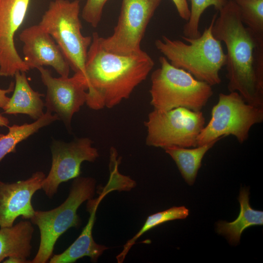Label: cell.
I'll return each mask as SVG.
<instances>
[{"label": "cell", "mask_w": 263, "mask_h": 263, "mask_svg": "<svg viewBox=\"0 0 263 263\" xmlns=\"http://www.w3.org/2000/svg\"></svg>", "instance_id": "cell-29"}, {"label": "cell", "mask_w": 263, "mask_h": 263, "mask_svg": "<svg viewBox=\"0 0 263 263\" xmlns=\"http://www.w3.org/2000/svg\"><path fill=\"white\" fill-rule=\"evenodd\" d=\"M47 87L44 106L47 111L54 112L59 120L69 127L74 114L86 102L88 83L85 76L75 73L72 77H53L43 67L37 69Z\"/></svg>", "instance_id": "cell-11"}, {"label": "cell", "mask_w": 263, "mask_h": 263, "mask_svg": "<svg viewBox=\"0 0 263 263\" xmlns=\"http://www.w3.org/2000/svg\"><path fill=\"white\" fill-rule=\"evenodd\" d=\"M109 0H87L82 9V17L92 27H96L100 22L103 8Z\"/></svg>", "instance_id": "cell-24"}, {"label": "cell", "mask_w": 263, "mask_h": 263, "mask_svg": "<svg viewBox=\"0 0 263 263\" xmlns=\"http://www.w3.org/2000/svg\"><path fill=\"white\" fill-rule=\"evenodd\" d=\"M113 190L114 188L108 183L98 198L88 200L87 209L90 217L87 225L78 237L68 248L63 252L52 256L49 260L50 263H73L84 257H90L93 262H97L98 258L108 247L97 244L93 239L92 231L95 213L103 197Z\"/></svg>", "instance_id": "cell-15"}, {"label": "cell", "mask_w": 263, "mask_h": 263, "mask_svg": "<svg viewBox=\"0 0 263 263\" xmlns=\"http://www.w3.org/2000/svg\"><path fill=\"white\" fill-rule=\"evenodd\" d=\"M34 228L29 221H22L0 229V263L5 258L17 257L26 261L31 254Z\"/></svg>", "instance_id": "cell-17"}, {"label": "cell", "mask_w": 263, "mask_h": 263, "mask_svg": "<svg viewBox=\"0 0 263 263\" xmlns=\"http://www.w3.org/2000/svg\"><path fill=\"white\" fill-rule=\"evenodd\" d=\"M201 111L179 107L167 111L154 109L145 122L146 144L164 149L170 147L197 146V139L205 127Z\"/></svg>", "instance_id": "cell-8"}, {"label": "cell", "mask_w": 263, "mask_h": 263, "mask_svg": "<svg viewBox=\"0 0 263 263\" xmlns=\"http://www.w3.org/2000/svg\"><path fill=\"white\" fill-rule=\"evenodd\" d=\"M3 263H31V261H26L19 258L12 257L6 258V260H4Z\"/></svg>", "instance_id": "cell-27"}, {"label": "cell", "mask_w": 263, "mask_h": 263, "mask_svg": "<svg viewBox=\"0 0 263 263\" xmlns=\"http://www.w3.org/2000/svg\"><path fill=\"white\" fill-rule=\"evenodd\" d=\"M46 175L36 171L28 179L0 184V227L13 225L16 219H30L35 210L32 205L35 193L42 188Z\"/></svg>", "instance_id": "cell-14"}, {"label": "cell", "mask_w": 263, "mask_h": 263, "mask_svg": "<svg viewBox=\"0 0 263 263\" xmlns=\"http://www.w3.org/2000/svg\"><path fill=\"white\" fill-rule=\"evenodd\" d=\"M159 61L160 67L151 75L150 104L154 109L167 111L183 107L201 111L213 94L212 86L173 66L164 56Z\"/></svg>", "instance_id": "cell-4"}, {"label": "cell", "mask_w": 263, "mask_h": 263, "mask_svg": "<svg viewBox=\"0 0 263 263\" xmlns=\"http://www.w3.org/2000/svg\"><path fill=\"white\" fill-rule=\"evenodd\" d=\"M92 37L85 64L88 87L86 103L95 110L111 108L129 98L154 63L143 50L126 56L110 52L103 47L97 33Z\"/></svg>", "instance_id": "cell-2"}, {"label": "cell", "mask_w": 263, "mask_h": 263, "mask_svg": "<svg viewBox=\"0 0 263 263\" xmlns=\"http://www.w3.org/2000/svg\"><path fill=\"white\" fill-rule=\"evenodd\" d=\"M23 43V61L31 69L52 67L60 76H69L70 67L59 47L39 24L24 29L19 36Z\"/></svg>", "instance_id": "cell-13"}, {"label": "cell", "mask_w": 263, "mask_h": 263, "mask_svg": "<svg viewBox=\"0 0 263 263\" xmlns=\"http://www.w3.org/2000/svg\"><path fill=\"white\" fill-rule=\"evenodd\" d=\"M79 11V0H54L38 24L58 45L75 73L85 76V64L92 37L82 35Z\"/></svg>", "instance_id": "cell-6"}, {"label": "cell", "mask_w": 263, "mask_h": 263, "mask_svg": "<svg viewBox=\"0 0 263 263\" xmlns=\"http://www.w3.org/2000/svg\"><path fill=\"white\" fill-rule=\"evenodd\" d=\"M89 138H76L70 142L54 141L51 150L52 165L42 184L46 196L52 198L60 184L79 176L84 161L94 162L99 156Z\"/></svg>", "instance_id": "cell-10"}, {"label": "cell", "mask_w": 263, "mask_h": 263, "mask_svg": "<svg viewBox=\"0 0 263 263\" xmlns=\"http://www.w3.org/2000/svg\"><path fill=\"white\" fill-rule=\"evenodd\" d=\"M214 14L209 26L195 38L171 39L163 36L155 41V45L173 66L184 70L197 80L212 86L221 82L219 73L226 61L221 42L212 33V26L217 16Z\"/></svg>", "instance_id": "cell-3"}, {"label": "cell", "mask_w": 263, "mask_h": 263, "mask_svg": "<svg viewBox=\"0 0 263 263\" xmlns=\"http://www.w3.org/2000/svg\"><path fill=\"white\" fill-rule=\"evenodd\" d=\"M95 185L94 178L76 177L73 182L68 196L60 206L49 210H35L30 220L39 228L40 243L31 263L49 262L58 238L69 228L80 225L77 209L85 201L92 199Z\"/></svg>", "instance_id": "cell-5"}, {"label": "cell", "mask_w": 263, "mask_h": 263, "mask_svg": "<svg viewBox=\"0 0 263 263\" xmlns=\"http://www.w3.org/2000/svg\"><path fill=\"white\" fill-rule=\"evenodd\" d=\"M190 17L183 27L184 37L195 38L201 35L199 25L201 16L207 8L213 6L218 11L226 3L228 0H189Z\"/></svg>", "instance_id": "cell-23"}, {"label": "cell", "mask_w": 263, "mask_h": 263, "mask_svg": "<svg viewBox=\"0 0 263 263\" xmlns=\"http://www.w3.org/2000/svg\"><path fill=\"white\" fill-rule=\"evenodd\" d=\"M30 0H0V76H14L30 69L14 43L15 33L23 22Z\"/></svg>", "instance_id": "cell-12"}, {"label": "cell", "mask_w": 263, "mask_h": 263, "mask_svg": "<svg viewBox=\"0 0 263 263\" xmlns=\"http://www.w3.org/2000/svg\"><path fill=\"white\" fill-rule=\"evenodd\" d=\"M162 0H122L117 23L110 37H101L103 47L120 55L142 50L141 40L146 28Z\"/></svg>", "instance_id": "cell-9"}, {"label": "cell", "mask_w": 263, "mask_h": 263, "mask_svg": "<svg viewBox=\"0 0 263 263\" xmlns=\"http://www.w3.org/2000/svg\"><path fill=\"white\" fill-rule=\"evenodd\" d=\"M211 115L198 136L197 146L230 135L243 143L248 139L251 127L263 121V108L248 104L237 92L220 93Z\"/></svg>", "instance_id": "cell-7"}, {"label": "cell", "mask_w": 263, "mask_h": 263, "mask_svg": "<svg viewBox=\"0 0 263 263\" xmlns=\"http://www.w3.org/2000/svg\"><path fill=\"white\" fill-rule=\"evenodd\" d=\"M14 76L13 94L3 108V113L14 115L25 114L34 120L39 119L44 114L43 111L44 103L41 99L43 94L31 88L25 72L18 71Z\"/></svg>", "instance_id": "cell-16"}, {"label": "cell", "mask_w": 263, "mask_h": 263, "mask_svg": "<svg viewBox=\"0 0 263 263\" xmlns=\"http://www.w3.org/2000/svg\"><path fill=\"white\" fill-rule=\"evenodd\" d=\"M59 120L56 114L46 111L44 115L32 123L14 124L8 126L6 134H0V161L8 153L15 152L16 146L20 142L37 132L40 129ZM2 182L0 181V184Z\"/></svg>", "instance_id": "cell-20"}, {"label": "cell", "mask_w": 263, "mask_h": 263, "mask_svg": "<svg viewBox=\"0 0 263 263\" xmlns=\"http://www.w3.org/2000/svg\"><path fill=\"white\" fill-rule=\"evenodd\" d=\"M9 123V122L8 118L0 114V127H8Z\"/></svg>", "instance_id": "cell-28"}, {"label": "cell", "mask_w": 263, "mask_h": 263, "mask_svg": "<svg viewBox=\"0 0 263 263\" xmlns=\"http://www.w3.org/2000/svg\"><path fill=\"white\" fill-rule=\"evenodd\" d=\"M244 24L257 38H263V0H235Z\"/></svg>", "instance_id": "cell-22"}, {"label": "cell", "mask_w": 263, "mask_h": 263, "mask_svg": "<svg viewBox=\"0 0 263 263\" xmlns=\"http://www.w3.org/2000/svg\"><path fill=\"white\" fill-rule=\"evenodd\" d=\"M219 140H215L192 149L170 147L164 150L175 161L186 182L192 185L195 182L204 155Z\"/></svg>", "instance_id": "cell-19"}, {"label": "cell", "mask_w": 263, "mask_h": 263, "mask_svg": "<svg viewBox=\"0 0 263 263\" xmlns=\"http://www.w3.org/2000/svg\"><path fill=\"white\" fill-rule=\"evenodd\" d=\"M188 215V209L184 206H182L173 207L149 216L140 230L124 245L122 251L116 257L117 262L118 263L123 262L131 248L137 240L145 232L168 221L185 219Z\"/></svg>", "instance_id": "cell-21"}, {"label": "cell", "mask_w": 263, "mask_h": 263, "mask_svg": "<svg viewBox=\"0 0 263 263\" xmlns=\"http://www.w3.org/2000/svg\"><path fill=\"white\" fill-rule=\"evenodd\" d=\"M248 189L243 188L238 200L240 211L237 218L232 222L220 221L217 224V232L226 237L229 243L237 245L244 230L248 227L263 225V211L252 209L249 202Z\"/></svg>", "instance_id": "cell-18"}, {"label": "cell", "mask_w": 263, "mask_h": 263, "mask_svg": "<svg viewBox=\"0 0 263 263\" xmlns=\"http://www.w3.org/2000/svg\"><path fill=\"white\" fill-rule=\"evenodd\" d=\"M14 85L15 83L12 82L7 89H1L0 88V109H3L9 101L10 98L6 94L13 92Z\"/></svg>", "instance_id": "cell-26"}, {"label": "cell", "mask_w": 263, "mask_h": 263, "mask_svg": "<svg viewBox=\"0 0 263 263\" xmlns=\"http://www.w3.org/2000/svg\"><path fill=\"white\" fill-rule=\"evenodd\" d=\"M218 12L212 33L226 48L228 90L238 93L248 104L263 108V38L244 24L234 0H228Z\"/></svg>", "instance_id": "cell-1"}, {"label": "cell", "mask_w": 263, "mask_h": 263, "mask_svg": "<svg viewBox=\"0 0 263 263\" xmlns=\"http://www.w3.org/2000/svg\"><path fill=\"white\" fill-rule=\"evenodd\" d=\"M180 18L186 22L190 17V9L187 0H171Z\"/></svg>", "instance_id": "cell-25"}]
</instances>
